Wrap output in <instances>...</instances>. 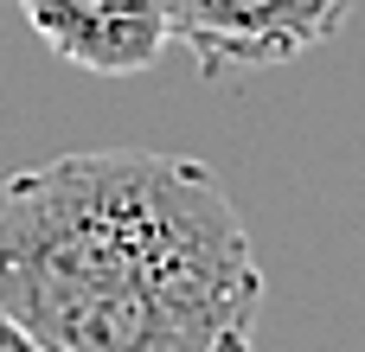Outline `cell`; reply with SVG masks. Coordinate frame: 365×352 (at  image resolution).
<instances>
[{
  "label": "cell",
  "mask_w": 365,
  "mask_h": 352,
  "mask_svg": "<svg viewBox=\"0 0 365 352\" xmlns=\"http://www.w3.org/2000/svg\"><path fill=\"white\" fill-rule=\"evenodd\" d=\"M0 314L58 352H257L263 263L205 160L90 147L0 180Z\"/></svg>",
  "instance_id": "cell-1"
},
{
  "label": "cell",
  "mask_w": 365,
  "mask_h": 352,
  "mask_svg": "<svg viewBox=\"0 0 365 352\" xmlns=\"http://www.w3.org/2000/svg\"><path fill=\"white\" fill-rule=\"evenodd\" d=\"M359 0H167V38L192 51L199 77L269 71L327 45Z\"/></svg>",
  "instance_id": "cell-2"
},
{
  "label": "cell",
  "mask_w": 365,
  "mask_h": 352,
  "mask_svg": "<svg viewBox=\"0 0 365 352\" xmlns=\"http://www.w3.org/2000/svg\"><path fill=\"white\" fill-rule=\"evenodd\" d=\"M26 26L90 77L154 71L167 38V0H19Z\"/></svg>",
  "instance_id": "cell-3"
},
{
  "label": "cell",
  "mask_w": 365,
  "mask_h": 352,
  "mask_svg": "<svg viewBox=\"0 0 365 352\" xmlns=\"http://www.w3.org/2000/svg\"><path fill=\"white\" fill-rule=\"evenodd\" d=\"M0 352H58V346H45L38 333H26L13 314H0Z\"/></svg>",
  "instance_id": "cell-4"
}]
</instances>
